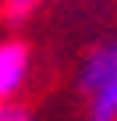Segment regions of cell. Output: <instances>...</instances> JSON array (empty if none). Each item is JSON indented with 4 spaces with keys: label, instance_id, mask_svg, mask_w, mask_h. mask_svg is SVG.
<instances>
[{
    "label": "cell",
    "instance_id": "cell-1",
    "mask_svg": "<svg viewBox=\"0 0 117 121\" xmlns=\"http://www.w3.org/2000/svg\"><path fill=\"white\" fill-rule=\"evenodd\" d=\"M82 96V121H117V32L92 43L75 71Z\"/></svg>",
    "mask_w": 117,
    "mask_h": 121
},
{
    "label": "cell",
    "instance_id": "cell-2",
    "mask_svg": "<svg viewBox=\"0 0 117 121\" xmlns=\"http://www.w3.org/2000/svg\"><path fill=\"white\" fill-rule=\"evenodd\" d=\"M32 75V50L18 36L0 39V103L21 100V89L28 86Z\"/></svg>",
    "mask_w": 117,
    "mask_h": 121
},
{
    "label": "cell",
    "instance_id": "cell-3",
    "mask_svg": "<svg viewBox=\"0 0 117 121\" xmlns=\"http://www.w3.org/2000/svg\"><path fill=\"white\" fill-rule=\"evenodd\" d=\"M39 4H43V0H0V14H4L11 25H18V22H25Z\"/></svg>",
    "mask_w": 117,
    "mask_h": 121
},
{
    "label": "cell",
    "instance_id": "cell-4",
    "mask_svg": "<svg viewBox=\"0 0 117 121\" xmlns=\"http://www.w3.org/2000/svg\"><path fill=\"white\" fill-rule=\"evenodd\" d=\"M0 121H32V107L25 100H7L0 103Z\"/></svg>",
    "mask_w": 117,
    "mask_h": 121
}]
</instances>
